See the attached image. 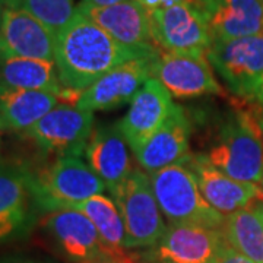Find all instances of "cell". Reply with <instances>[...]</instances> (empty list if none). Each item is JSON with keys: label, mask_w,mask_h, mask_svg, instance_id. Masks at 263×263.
Wrapping results in <instances>:
<instances>
[{"label": "cell", "mask_w": 263, "mask_h": 263, "mask_svg": "<svg viewBox=\"0 0 263 263\" xmlns=\"http://www.w3.org/2000/svg\"><path fill=\"white\" fill-rule=\"evenodd\" d=\"M157 53V46L135 48L119 43L78 8L73 21L56 37L54 63L63 88L85 91L114 67Z\"/></svg>", "instance_id": "obj_1"}, {"label": "cell", "mask_w": 263, "mask_h": 263, "mask_svg": "<svg viewBox=\"0 0 263 263\" xmlns=\"http://www.w3.org/2000/svg\"><path fill=\"white\" fill-rule=\"evenodd\" d=\"M206 157L231 179L263 184V136L259 122L249 113L230 114Z\"/></svg>", "instance_id": "obj_2"}, {"label": "cell", "mask_w": 263, "mask_h": 263, "mask_svg": "<svg viewBox=\"0 0 263 263\" xmlns=\"http://www.w3.org/2000/svg\"><path fill=\"white\" fill-rule=\"evenodd\" d=\"M149 177L161 212L171 224L222 228L226 215L203 199L195 174L184 162L149 173Z\"/></svg>", "instance_id": "obj_3"}, {"label": "cell", "mask_w": 263, "mask_h": 263, "mask_svg": "<svg viewBox=\"0 0 263 263\" xmlns=\"http://www.w3.org/2000/svg\"><path fill=\"white\" fill-rule=\"evenodd\" d=\"M31 186L35 203L47 211L72 208L105 190L89 164L75 155L60 157L37 176L31 174Z\"/></svg>", "instance_id": "obj_4"}, {"label": "cell", "mask_w": 263, "mask_h": 263, "mask_svg": "<svg viewBox=\"0 0 263 263\" xmlns=\"http://www.w3.org/2000/svg\"><path fill=\"white\" fill-rule=\"evenodd\" d=\"M126 228V249L152 247L161 241L167 227L155 199L149 174L132 168L130 174L111 192Z\"/></svg>", "instance_id": "obj_5"}, {"label": "cell", "mask_w": 263, "mask_h": 263, "mask_svg": "<svg viewBox=\"0 0 263 263\" xmlns=\"http://www.w3.org/2000/svg\"><path fill=\"white\" fill-rule=\"evenodd\" d=\"M206 57L233 94L254 100L263 75V32L212 41Z\"/></svg>", "instance_id": "obj_6"}, {"label": "cell", "mask_w": 263, "mask_h": 263, "mask_svg": "<svg viewBox=\"0 0 263 263\" xmlns=\"http://www.w3.org/2000/svg\"><path fill=\"white\" fill-rule=\"evenodd\" d=\"M152 38L171 53L206 54L212 44L206 18L197 2L149 10Z\"/></svg>", "instance_id": "obj_7"}, {"label": "cell", "mask_w": 263, "mask_h": 263, "mask_svg": "<svg viewBox=\"0 0 263 263\" xmlns=\"http://www.w3.org/2000/svg\"><path fill=\"white\" fill-rule=\"evenodd\" d=\"M94 130V113L70 104H57L24 135L47 152L81 157Z\"/></svg>", "instance_id": "obj_8"}, {"label": "cell", "mask_w": 263, "mask_h": 263, "mask_svg": "<svg viewBox=\"0 0 263 263\" xmlns=\"http://www.w3.org/2000/svg\"><path fill=\"white\" fill-rule=\"evenodd\" d=\"M152 78L160 81L171 97L177 98L222 94L206 54L160 53L152 63Z\"/></svg>", "instance_id": "obj_9"}, {"label": "cell", "mask_w": 263, "mask_h": 263, "mask_svg": "<svg viewBox=\"0 0 263 263\" xmlns=\"http://www.w3.org/2000/svg\"><path fill=\"white\" fill-rule=\"evenodd\" d=\"M160 51L154 56L138 57L114 67L86 88L76 105L94 113L114 110L132 101L145 82L152 78V63Z\"/></svg>", "instance_id": "obj_10"}, {"label": "cell", "mask_w": 263, "mask_h": 263, "mask_svg": "<svg viewBox=\"0 0 263 263\" xmlns=\"http://www.w3.org/2000/svg\"><path fill=\"white\" fill-rule=\"evenodd\" d=\"M48 234L54 238L62 252L76 263L94 260L105 254L122 257L105 245L92 221L73 208L51 211L43 221Z\"/></svg>", "instance_id": "obj_11"}, {"label": "cell", "mask_w": 263, "mask_h": 263, "mask_svg": "<svg viewBox=\"0 0 263 263\" xmlns=\"http://www.w3.org/2000/svg\"><path fill=\"white\" fill-rule=\"evenodd\" d=\"M184 164L195 174L203 199L222 215L245 209L254 199L263 197V189L253 183L231 179L216 168L205 154L190 155Z\"/></svg>", "instance_id": "obj_12"}, {"label": "cell", "mask_w": 263, "mask_h": 263, "mask_svg": "<svg viewBox=\"0 0 263 263\" xmlns=\"http://www.w3.org/2000/svg\"><path fill=\"white\" fill-rule=\"evenodd\" d=\"M176 104L171 94L155 78H149L130 101L126 116L119 122L132 151L138 149L168 119Z\"/></svg>", "instance_id": "obj_13"}, {"label": "cell", "mask_w": 263, "mask_h": 263, "mask_svg": "<svg viewBox=\"0 0 263 263\" xmlns=\"http://www.w3.org/2000/svg\"><path fill=\"white\" fill-rule=\"evenodd\" d=\"M56 37L27 10L6 8L0 25V56L54 62Z\"/></svg>", "instance_id": "obj_14"}, {"label": "cell", "mask_w": 263, "mask_h": 263, "mask_svg": "<svg viewBox=\"0 0 263 263\" xmlns=\"http://www.w3.org/2000/svg\"><path fill=\"white\" fill-rule=\"evenodd\" d=\"M227 245L222 228L170 224L158 243V259L173 263H212Z\"/></svg>", "instance_id": "obj_15"}, {"label": "cell", "mask_w": 263, "mask_h": 263, "mask_svg": "<svg viewBox=\"0 0 263 263\" xmlns=\"http://www.w3.org/2000/svg\"><path fill=\"white\" fill-rule=\"evenodd\" d=\"M78 8L124 46L135 48L155 47L149 10L138 0H127L105 8H94L82 3Z\"/></svg>", "instance_id": "obj_16"}, {"label": "cell", "mask_w": 263, "mask_h": 263, "mask_svg": "<svg viewBox=\"0 0 263 263\" xmlns=\"http://www.w3.org/2000/svg\"><path fill=\"white\" fill-rule=\"evenodd\" d=\"M192 126L184 110L176 105L173 113L148 141L133 151L142 168L148 173L186 162Z\"/></svg>", "instance_id": "obj_17"}, {"label": "cell", "mask_w": 263, "mask_h": 263, "mask_svg": "<svg viewBox=\"0 0 263 263\" xmlns=\"http://www.w3.org/2000/svg\"><path fill=\"white\" fill-rule=\"evenodd\" d=\"M129 143L126 142L119 123H108L95 127L88 141L85 155L89 167L103 180L110 193L130 174Z\"/></svg>", "instance_id": "obj_18"}, {"label": "cell", "mask_w": 263, "mask_h": 263, "mask_svg": "<svg viewBox=\"0 0 263 263\" xmlns=\"http://www.w3.org/2000/svg\"><path fill=\"white\" fill-rule=\"evenodd\" d=\"M212 41L263 32V0H197Z\"/></svg>", "instance_id": "obj_19"}, {"label": "cell", "mask_w": 263, "mask_h": 263, "mask_svg": "<svg viewBox=\"0 0 263 263\" xmlns=\"http://www.w3.org/2000/svg\"><path fill=\"white\" fill-rule=\"evenodd\" d=\"M31 200L35 202L29 171L0 164V241L25 227Z\"/></svg>", "instance_id": "obj_20"}, {"label": "cell", "mask_w": 263, "mask_h": 263, "mask_svg": "<svg viewBox=\"0 0 263 263\" xmlns=\"http://www.w3.org/2000/svg\"><path fill=\"white\" fill-rule=\"evenodd\" d=\"M59 104L56 94L0 86V130L27 132Z\"/></svg>", "instance_id": "obj_21"}, {"label": "cell", "mask_w": 263, "mask_h": 263, "mask_svg": "<svg viewBox=\"0 0 263 263\" xmlns=\"http://www.w3.org/2000/svg\"><path fill=\"white\" fill-rule=\"evenodd\" d=\"M0 86L48 91L56 95L63 88L54 62L6 56H0Z\"/></svg>", "instance_id": "obj_22"}, {"label": "cell", "mask_w": 263, "mask_h": 263, "mask_svg": "<svg viewBox=\"0 0 263 263\" xmlns=\"http://www.w3.org/2000/svg\"><path fill=\"white\" fill-rule=\"evenodd\" d=\"M222 231L237 252L254 263H263V216L256 208H245L226 215Z\"/></svg>", "instance_id": "obj_23"}, {"label": "cell", "mask_w": 263, "mask_h": 263, "mask_svg": "<svg viewBox=\"0 0 263 263\" xmlns=\"http://www.w3.org/2000/svg\"><path fill=\"white\" fill-rule=\"evenodd\" d=\"M72 208L81 211L92 221L103 241L114 253L124 254L126 228L120 211L113 199L105 197L104 195H97L84 202L76 203Z\"/></svg>", "instance_id": "obj_24"}, {"label": "cell", "mask_w": 263, "mask_h": 263, "mask_svg": "<svg viewBox=\"0 0 263 263\" xmlns=\"http://www.w3.org/2000/svg\"><path fill=\"white\" fill-rule=\"evenodd\" d=\"M19 9L27 10L57 37L78 13L73 0H21Z\"/></svg>", "instance_id": "obj_25"}, {"label": "cell", "mask_w": 263, "mask_h": 263, "mask_svg": "<svg viewBox=\"0 0 263 263\" xmlns=\"http://www.w3.org/2000/svg\"><path fill=\"white\" fill-rule=\"evenodd\" d=\"M212 263H254L253 260H250L249 257H246L245 254H241L240 252H237L234 247L227 243L221 252L216 254L215 260Z\"/></svg>", "instance_id": "obj_26"}, {"label": "cell", "mask_w": 263, "mask_h": 263, "mask_svg": "<svg viewBox=\"0 0 263 263\" xmlns=\"http://www.w3.org/2000/svg\"><path fill=\"white\" fill-rule=\"evenodd\" d=\"M85 263H135V262L132 260L127 254H126V256H122V257H116V256L105 254V256L97 257V259H94V260H89V262H85Z\"/></svg>", "instance_id": "obj_27"}, {"label": "cell", "mask_w": 263, "mask_h": 263, "mask_svg": "<svg viewBox=\"0 0 263 263\" xmlns=\"http://www.w3.org/2000/svg\"><path fill=\"white\" fill-rule=\"evenodd\" d=\"M122 2H127V0H84L85 5L94 6V8H105V6L117 5V3H122Z\"/></svg>", "instance_id": "obj_28"}, {"label": "cell", "mask_w": 263, "mask_h": 263, "mask_svg": "<svg viewBox=\"0 0 263 263\" xmlns=\"http://www.w3.org/2000/svg\"><path fill=\"white\" fill-rule=\"evenodd\" d=\"M141 3L142 6H145L148 10L158 9V8H162L164 6V0H138Z\"/></svg>", "instance_id": "obj_29"}, {"label": "cell", "mask_w": 263, "mask_h": 263, "mask_svg": "<svg viewBox=\"0 0 263 263\" xmlns=\"http://www.w3.org/2000/svg\"><path fill=\"white\" fill-rule=\"evenodd\" d=\"M254 100H257L259 103H263V75L259 81V86H257V91H256V97Z\"/></svg>", "instance_id": "obj_30"}, {"label": "cell", "mask_w": 263, "mask_h": 263, "mask_svg": "<svg viewBox=\"0 0 263 263\" xmlns=\"http://www.w3.org/2000/svg\"><path fill=\"white\" fill-rule=\"evenodd\" d=\"M6 8H21V0H0Z\"/></svg>", "instance_id": "obj_31"}, {"label": "cell", "mask_w": 263, "mask_h": 263, "mask_svg": "<svg viewBox=\"0 0 263 263\" xmlns=\"http://www.w3.org/2000/svg\"><path fill=\"white\" fill-rule=\"evenodd\" d=\"M254 208H256V209H257V211H259V212H260L263 216V202H259L257 205H254Z\"/></svg>", "instance_id": "obj_32"}, {"label": "cell", "mask_w": 263, "mask_h": 263, "mask_svg": "<svg viewBox=\"0 0 263 263\" xmlns=\"http://www.w3.org/2000/svg\"><path fill=\"white\" fill-rule=\"evenodd\" d=\"M259 126H260V130H262V136H263V113L260 116V119H259Z\"/></svg>", "instance_id": "obj_33"}, {"label": "cell", "mask_w": 263, "mask_h": 263, "mask_svg": "<svg viewBox=\"0 0 263 263\" xmlns=\"http://www.w3.org/2000/svg\"><path fill=\"white\" fill-rule=\"evenodd\" d=\"M2 5H3V3L0 2V25H2V19H3V12H5V10H2Z\"/></svg>", "instance_id": "obj_34"}, {"label": "cell", "mask_w": 263, "mask_h": 263, "mask_svg": "<svg viewBox=\"0 0 263 263\" xmlns=\"http://www.w3.org/2000/svg\"><path fill=\"white\" fill-rule=\"evenodd\" d=\"M160 263H173V262H168V260H162V262H160Z\"/></svg>", "instance_id": "obj_35"}, {"label": "cell", "mask_w": 263, "mask_h": 263, "mask_svg": "<svg viewBox=\"0 0 263 263\" xmlns=\"http://www.w3.org/2000/svg\"><path fill=\"white\" fill-rule=\"evenodd\" d=\"M262 189H263V184H262Z\"/></svg>", "instance_id": "obj_36"}]
</instances>
